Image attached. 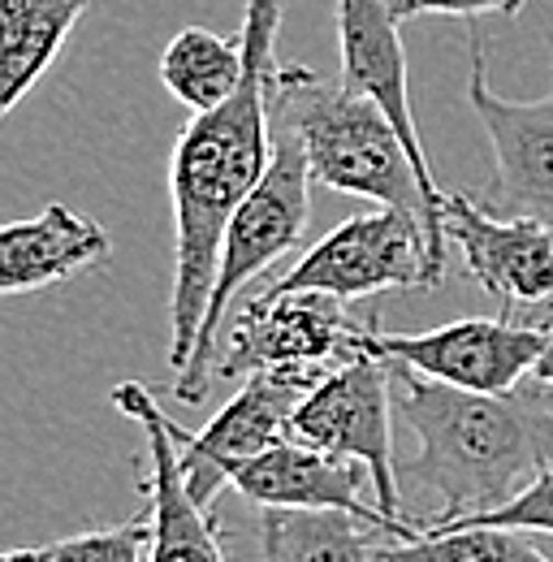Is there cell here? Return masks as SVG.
Listing matches in <instances>:
<instances>
[{
  "mask_svg": "<svg viewBox=\"0 0 553 562\" xmlns=\"http://www.w3.org/2000/svg\"><path fill=\"white\" fill-rule=\"evenodd\" d=\"M550 334L553 329L545 325H515L510 316L501 321L467 316L424 334H381V321L372 316L363 334V351L381 355L390 363H407L454 390L506 394L523 385V376H532Z\"/></svg>",
  "mask_w": 553,
  "mask_h": 562,
  "instance_id": "obj_9",
  "label": "cell"
},
{
  "mask_svg": "<svg viewBox=\"0 0 553 562\" xmlns=\"http://www.w3.org/2000/svg\"><path fill=\"white\" fill-rule=\"evenodd\" d=\"M338 57H342V78L350 87H359L363 95H372L385 117L398 126L403 143L411 147V160L419 169L424 195L428 204L441 212L445 191L432 178L428 151L419 143L411 113V82H407V48L398 35V13L390 9V0H338Z\"/></svg>",
  "mask_w": 553,
  "mask_h": 562,
  "instance_id": "obj_14",
  "label": "cell"
},
{
  "mask_svg": "<svg viewBox=\"0 0 553 562\" xmlns=\"http://www.w3.org/2000/svg\"><path fill=\"white\" fill-rule=\"evenodd\" d=\"M376 524L354 510H298V506H264L260 515V554L264 562H372L381 546Z\"/></svg>",
  "mask_w": 553,
  "mask_h": 562,
  "instance_id": "obj_17",
  "label": "cell"
},
{
  "mask_svg": "<svg viewBox=\"0 0 553 562\" xmlns=\"http://www.w3.org/2000/svg\"><path fill=\"white\" fill-rule=\"evenodd\" d=\"M363 476L368 468L359 459H346L334 450L307 446L298 437H281L276 446H269L264 454H256L251 463H242L234 472V490L242 497H251L256 506H298V510H354L368 524H376L381 532L411 541L419 537V519H390L381 506L363 502Z\"/></svg>",
  "mask_w": 553,
  "mask_h": 562,
  "instance_id": "obj_13",
  "label": "cell"
},
{
  "mask_svg": "<svg viewBox=\"0 0 553 562\" xmlns=\"http://www.w3.org/2000/svg\"><path fill=\"white\" fill-rule=\"evenodd\" d=\"M247 74V53H242V35L225 40L207 26H187L178 31L165 53H160V82L165 91L187 104L191 113H207L221 109Z\"/></svg>",
  "mask_w": 553,
  "mask_h": 562,
  "instance_id": "obj_18",
  "label": "cell"
},
{
  "mask_svg": "<svg viewBox=\"0 0 553 562\" xmlns=\"http://www.w3.org/2000/svg\"><path fill=\"white\" fill-rule=\"evenodd\" d=\"M528 0H390V9L398 13V22L407 18H424V13H450V18H463V22H476L484 13H506L515 18Z\"/></svg>",
  "mask_w": 553,
  "mask_h": 562,
  "instance_id": "obj_22",
  "label": "cell"
},
{
  "mask_svg": "<svg viewBox=\"0 0 553 562\" xmlns=\"http://www.w3.org/2000/svg\"><path fill=\"white\" fill-rule=\"evenodd\" d=\"M394 407L415 437L407 476L441 497L424 528L493 510L553 468V403L541 381L476 394L394 363Z\"/></svg>",
  "mask_w": 553,
  "mask_h": 562,
  "instance_id": "obj_2",
  "label": "cell"
},
{
  "mask_svg": "<svg viewBox=\"0 0 553 562\" xmlns=\"http://www.w3.org/2000/svg\"><path fill=\"white\" fill-rule=\"evenodd\" d=\"M532 376H537L541 385H553V334H550V342H545V351H541V359H537V368H532Z\"/></svg>",
  "mask_w": 553,
  "mask_h": 562,
  "instance_id": "obj_23",
  "label": "cell"
},
{
  "mask_svg": "<svg viewBox=\"0 0 553 562\" xmlns=\"http://www.w3.org/2000/svg\"><path fill=\"white\" fill-rule=\"evenodd\" d=\"M467 104L493 147V200L501 216H537L553 225V91L541 100H506L488 82L481 31H467Z\"/></svg>",
  "mask_w": 553,
  "mask_h": 562,
  "instance_id": "obj_10",
  "label": "cell"
},
{
  "mask_svg": "<svg viewBox=\"0 0 553 562\" xmlns=\"http://www.w3.org/2000/svg\"><path fill=\"white\" fill-rule=\"evenodd\" d=\"M459 524H493V528H519V532H553V468H545L528 490H519L510 502L481 510V515H467V519H454L445 528H459ZM424 528V524H419Z\"/></svg>",
  "mask_w": 553,
  "mask_h": 562,
  "instance_id": "obj_21",
  "label": "cell"
},
{
  "mask_svg": "<svg viewBox=\"0 0 553 562\" xmlns=\"http://www.w3.org/2000/svg\"><path fill=\"white\" fill-rule=\"evenodd\" d=\"M91 0H4L0 18V113H9L61 57Z\"/></svg>",
  "mask_w": 553,
  "mask_h": 562,
  "instance_id": "obj_16",
  "label": "cell"
},
{
  "mask_svg": "<svg viewBox=\"0 0 553 562\" xmlns=\"http://www.w3.org/2000/svg\"><path fill=\"white\" fill-rule=\"evenodd\" d=\"M394 363L359 351L307 390V398L290 416V437L359 459L376 490V506L390 519H407L394 468Z\"/></svg>",
  "mask_w": 553,
  "mask_h": 562,
  "instance_id": "obj_5",
  "label": "cell"
},
{
  "mask_svg": "<svg viewBox=\"0 0 553 562\" xmlns=\"http://www.w3.org/2000/svg\"><path fill=\"white\" fill-rule=\"evenodd\" d=\"M113 238L100 221L69 204H44L35 216L0 229V294H31L109 265Z\"/></svg>",
  "mask_w": 553,
  "mask_h": 562,
  "instance_id": "obj_15",
  "label": "cell"
},
{
  "mask_svg": "<svg viewBox=\"0 0 553 562\" xmlns=\"http://www.w3.org/2000/svg\"><path fill=\"white\" fill-rule=\"evenodd\" d=\"M307 216H312V169H307L303 143L294 139L290 126H281L273 117V165L229 221L200 342H195L187 372L173 376V398L178 403H204L207 398L212 363H216L212 351H216V334H221V321H225L229 303L242 294L247 281L260 278L273 260H281L285 251H294L307 238Z\"/></svg>",
  "mask_w": 553,
  "mask_h": 562,
  "instance_id": "obj_4",
  "label": "cell"
},
{
  "mask_svg": "<svg viewBox=\"0 0 553 562\" xmlns=\"http://www.w3.org/2000/svg\"><path fill=\"white\" fill-rule=\"evenodd\" d=\"M285 0H247L242 13V87L221 104L195 113L169 156L173 200V299H169V372H187L207 299L221 269V247L234 212L260 187L273 165V109L269 82L276 70V31Z\"/></svg>",
  "mask_w": 553,
  "mask_h": 562,
  "instance_id": "obj_1",
  "label": "cell"
},
{
  "mask_svg": "<svg viewBox=\"0 0 553 562\" xmlns=\"http://www.w3.org/2000/svg\"><path fill=\"white\" fill-rule=\"evenodd\" d=\"M113 407L122 416H131L143 428V441H147V468H143V481H138V490L151 506L147 562H225L221 524L187 490L178 441L169 432V416L156 407L151 390H143L138 381H126V385L113 390Z\"/></svg>",
  "mask_w": 553,
  "mask_h": 562,
  "instance_id": "obj_12",
  "label": "cell"
},
{
  "mask_svg": "<svg viewBox=\"0 0 553 562\" xmlns=\"http://www.w3.org/2000/svg\"><path fill=\"white\" fill-rule=\"evenodd\" d=\"M372 316L376 312L354 325L342 299L320 290H260L225 334L212 376L238 381L273 368H338L363 351Z\"/></svg>",
  "mask_w": 553,
  "mask_h": 562,
  "instance_id": "obj_7",
  "label": "cell"
},
{
  "mask_svg": "<svg viewBox=\"0 0 553 562\" xmlns=\"http://www.w3.org/2000/svg\"><path fill=\"white\" fill-rule=\"evenodd\" d=\"M441 229L459 247L467 278L488 290L506 316L553 303V225L537 216H497L467 191H445Z\"/></svg>",
  "mask_w": 553,
  "mask_h": 562,
  "instance_id": "obj_11",
  "label": "cell"
},
{
  "mask_svg": "<svg viewBox=\"0 0 553 562\" xmlns=\"http://www.w3.org/2000/svg\"><path fill=\"white\" fill-rule=\"evenodd\" d=\"M329 368H273L242 376V390L212 416L204 432H187L169 420V432L178 441L187 490L200 506H216V493L234 485V472L264 454L281 437H290V416L307 398V390Z\"/></svg>",
  "mask_w": 553,
  "mask_h": 562,
  "instance_id": "obj_8",
  "label": "cell"
},
{
  "mask_svg": "<svg viewBox=\"0 0 553 562\" xmlns=\"http://www.w3.org/2000/svg\"><path fill=\"white\" fill-rule=\"evenodd\" d=\"M269 109L281 126L294 131L303 143L312 182L325 191L372 200L376 209H403L428 234L432 265L445 273V229L441 212L428 204L411 147L403 143L398 126L385 117V109L363 95L350 82H334L307 66H281L276 61L269 82Z\"/></svg>",
  "mask_w": 553,
  "mask_h": 562,
  "instance_id": "obj_3",
  "label": "cell"
},
{
  "mask_svg": "<svg viewBox=\"0 0 553 562\" xmlns=\"http://www.w3.org/2000/svg\"><path fill=\"white\" fill-rule=\"evenodd\" d=\"M441 278L445 273L432 265L428 234L411 212L372 209L346 216L264 290H320L342 303H359L390 290H424Z\"/></svg>",
  "mask_w": 553,
  "mask_h": 562,
  "instance_id": "obj_6",
  "label": "cell"
},
{
  "mask_svg": "<svg viewBox=\"0 0 553 562\" xmlns=\"http://www.w3.org/2000/svg\"><path fill=\"white\" fill-rule=\"evenodd\" d=\"M147 550H151V506L113 528H91L48 546L9 550L0 562H147Z\"/></svg>",
  "mask_w": 553,
  "mask_h": 562,
  "instance_id": "obj_20",
  "label": "cell"
},
{
  "mask_svg": "<svg viewBox=\"0 0 553 562\" xmlns=\"http://www.w3.org/2000/svg\"><path fill=\"white\" fill-rule=\"evenodd\" d=\"M372 562H553L528 532L493 528V524H459V528H419V537L398 541L381 537Z\"/></svg>",
  "mask_w": 553,
  "mask_h": 562,
  "instance_id": "obj_19",
  "label": "cell"
}]
</instances>
